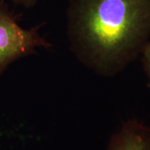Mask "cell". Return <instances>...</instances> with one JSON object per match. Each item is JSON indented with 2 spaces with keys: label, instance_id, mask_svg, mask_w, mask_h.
<instances>
[{
  "label": "cell",
  "instance_id": "obj_4",
  "mask_svg": "<svg viewBox=\"0 0 150 150\" xmlns=\"http://www.w3.org/2000/svg\"><path fill=\"white\" fill-rule=\"evenodd\" d=\"M142 65L148 79V87L150 88V41L144 48L142 52Z\"/></svg>",
  "mask_w": 150,
  "mask_h": 150
},
{
  "label": "cell",
  "instance_id": "obj_5",
  "mask_svg": "<svg viewBox=\"0 0 150 150\" xmlns=\"http://www.w3.org/2000/svg\"><path fill=\"white\" fill-rule=\"evenodd\" d=\"M11 1H14L16 4L23 5L24 6L29 7L34 5L38 0H11Z\"/></svg>",
  "mask_w": 150,
  "mask_h": 150
},
{
  "label": "cell",
  "instance_id": "obj_1",
  "mask_svg": "<svg viewBox=\"0 0 150 150\" xmlns=\"http://www.w3.org/2000/svg\"><path fill=\"white\" fill-rule=\"evenodd\" d=\"M67 35L79 61L115 76L150 41V0H69Z\"/></svg>",
  "mask_w": 150,
  "mask_h": 150
},
{
  "label": "cell",
  "instance_id": "obj_3",
  "mask_svg": "<svg viewBox=\"0 0 150 150\" xmlns=\"http://www.w3.org/2000/svg\"><path fill=\"white\" fill-rule=\"evenodd\" d=\"M107 150H150V127L128 120L110 138Z\"/></svg>",
  "mask_w": 150,
  "mask_h": 150
},
{
  "label": "cell",
  "instance_id": "obj_2",
  "mask_svg": "<svg viewBox=\"0 0 150 150\" xmlns=\"http://www.w3.org/2000/svg\"><path fill=\"white\" fill-rule=\"evenodd\" d=\"M38 29L22 28L8 9L0 6V73L11 62L28 55L36 47H51L39 34Z\"/></svg>",
  "mask_w": 150,
  "mask_h": 150
}]
</instances>
